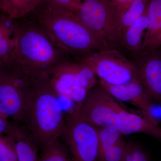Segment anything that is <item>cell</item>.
<instances>
[{"mask_svg": "<svg viewBox=\"0 0 161 161\" xmlns=\"http://www.w3.org/2000/svg\"><path fill=\"white\" fill-rule=\"evenodd\" d=\"M38 161H73L69 151L60 137L41 148Z\"/></svg>", "mask_w": 161, "mask_h": 161, "instance_id": "cell-19", "label": "cell"}, {"mask_svg": "<svg viewBox=\"0 0 161 161\" xmlns=\"http://www.w3.org/2000/svg\"><path fill=\"white\" fill-rule=\"evenodd\" d=\"M75 13L110 47L119 45L117 9L111 0H82Z\"/></svg>", "mask_w": 161, "mask_h": 161, "instance_id": "cell-6", "label": "cell"}, {"mask_svg": "<svg viewBox=\"0 0 161 161\" xmlns=\"http://www.w3.org/2000/svg\"><path fill=\"white\" fill-rule=\"evenodd\" d=\"M122 161H151L148 153L142 147L133 142H128Z\"/></svg>", "mask_w": 161, "mask_h": 161, "instance_id": "cell-21", "label": "cell"}, {"mask_svg": "<svg viewBox=\"0 0 161 161\" xmlns=\"http://www.w3.org/2000/svg\"><path fill=\"white\" fill-rule=\"evenodd\" d=\"M147 15L148 26L141 54L161 48V0L150 1Z\"/></svg>", "mask_w": 161, "mask_h": 161, "instance_id": "cell-14", "label": "cell"}, {"mask_svg": "<svg viewBox=\"0 0 161 161\" xmlns=\"http://www.w3.org/2000/svg\"><path fill=\"white\" fill-rule=\"evenodd\" d=\"M6 135L13 141L18 161H39V144L22 123L13 120L10 122Z\"/></svg>", "mask_w": 161, "mask_h": 161, "instance_id": "cell-12", "label": "cell"}, {"mask_svg": "<svg viewBox=\"0 0 161 161\" xmlns=\"http://www.w3.org/2000/svg\"><path fill=\"white\" fill-rule=\"evenodd\" d=\"M14 45L15 60L32 76L47 71L69 59V56L28 16L14 20Z\"/></svg>", "mask_w": 161, "mask_h": 161, "instance_id": "cell-2", "label": "cell"}, {"mask_svg": "<svg viewBox=\"0 0 161 161\" xmlns=\"http://www.w3.org/2000/svg\"><path fill=\"white\" fill-rule=\"evenodd\" d=\"M116 9L119 10L127 6L133 0H111Z\"/></svg>", "mask_w": 161, "mask_h": 161, "instance_id": "cell-25", "label": "cell"}, {"mask_svg": "<svg viewBox=\"0 0 161 161\" xmlns=\"http://www.w3.org/2000/svg\"><path fill=\"white\" fill-rule=\"evenodd\" d=\"M133 62L148 94L153 100L161 103V48L142 53Z\"/></svg>", "mask_w": 161, "mask_h": 161, "instance_id": "cell-10", "label": "cell"}, {"mask_svg": "<svg viewBox=\"0 0 161 161\" xmlns=\"http://www.w3.org/2000/svg\"><path fill=\"white\" fill-rule=\"evenodd\" d=\"M43 2L52 8L75 13L81 2L78 0H43Z\"/></svg>", "mask_w": 161, "mask_h": 161, "instance_id": "cell-23", "label": "cell"}, {"mask_svg": "<svg viewBox=\"0 0 161 161\" xmlns=\"http://www.w3.org/2000/svg\"><path fill=\"white\" fill-rule=\"evenodd\" d=\"M65 130L60 136L73 161H99L98 133L95 126L81 120L74 111L65 119Z\"/></svg>", "mask_w": 161, "mask_h": 161, "instance_id": "cell-7", "label": "cell"}, {"mask_svg": "<svg viewBox=\"0 0 161 161\" xmlns=\"http://www.w3.org/2000/svg\"><path fill=\"white\" fill-rule=\"evenodd\" d=\"M36 76L29 75L15 60L0 69V114L20 122L34 92Z\"/></svg>", "mask_w": 161, "mask_h": 161, "instance_id": "cell-4", "label": "cell"}, {"mask_svg": "<svg viewBox=\"0 0 161 161\" xmlns=\"http://www.w3.org/2000/svg\"><path fill=\"white\" fill-rule=\"evenodd\" d=\"M30 15L54 43L69 56L77 58L111 48L73 12L52 8L43 2Z\"/></svg>", "mask_w": 161, "mask_h": 161, "instance_id": "cell-1", "label": "cell"}, {"mask_svg": "<svg viewBox=\"0 0 161 161\" xmlns=\"http://www.w3.org/2000/svg\"><path fill=\"white\" fill-rule=\"evenodd\" d=\"M98 133L99 152L114 147L123 139L118 130L112 128L95 126Z\"/></svg>", "mask_w": 161, "mask_h": 161, "instance_id": "cell-20", "label": "cell"}, {"mask_svg": "<svg viewBox=\"0 0 161 161\" xmlns=\"http://www.w3.org/2000/svg\"><path fill=\"white\" fill-rule=\"evenodd\" d=\"M3 12V0H0V13Z\"/></svg>", "mask_w": 161, "mask_h": 161, "instance_id": "cell-26", "label": "cell"}, {"mask_svg": "<svg viewBox=\"0 0 161 161\" xmlns=\"http://www.w3.org/2000/svg\"><path fill=\"white\" fill-rule=\"evenodd\" d=\"M147 9L144 14L122 35L119 45L136 57L140 55L148 26Z\"/></svg>", "mask_w": 161, "mask_h": 161, "instance_id": "cell-15", "label": "cell"}, {"mask_svg": "<svg viewBox=\"0 0 161 161\" xmlns=\"http://www.w3.org/2000/svg\"><path fill=\"white\" fill-rule=\"evenodd\" d=\"M96 85L73 111L80 119L92 125L118 130L117 118L124 108L101 86Z\"/></svg>", "mask_w": 161, "mask_h": 161, "instance_id": "cell-8", "label": "cell"}, {"mask_svg": "<svg viewBox=\"0 0 161 161\" xmlns=\"http://www.w3.org/2000/svg\"><path fill=\"white\" fill-rule=\"evenodd\" d=\"M108 84H123L140 80L133 61H130L116 48H107L76 58Z\"/></svg>", "mask_w": 161, "mask_h": 161, "instance_id": "cell-5", "label": "cell"}, {"mask_svg": "<svg viewBox=\"0 0 161 161\" xmlns=\"http://www.w3.org/2000/svg\"><path fill=\"white\" fill-rule=\"evenodd\" d=\"M43 0H3V12L14 20L26 17L37 8Z\"/></svg>", "mask_w": 161, "mask_h": 161, "instance_id": "cell-18", "label": "cell"}, {"mask_svg": "<svg viewBox=\"0 0 161 161\" xmlns=\"http://www.w3.org/2000/svg\"><path fill=\"white\" fill-rule=\"evenodd\" d=\"M118 130L123 135L141 133L161 141V128L150 119L123 108L117 118Z\"/></svg>", "mask_w": 161, "mask_h": 161, "instance_id": "cell-13", "label": "cell"}, {"mask_svg": "<svg viewBox=\"0 0 161 161\" xmlns=\"http://www.w3.org/2000/svg\"><path fill=\"white\" fill-rule=\"evenodd\" d=\"M52 82L68 86H80L89 91L96 85L97 77L92 69L79 61L64 60L46 72Z\"/></svg>", "mask_w": 161, "mask_h": 161, "instance_id": "cell-9", "label": "cell"}, {"mask_svg": "<svg viewBox=\"0 0 161 161\" xmlns=\"http://www.w3.org/2000/svg\"><path fill=\"white\" fill-rule=\"evenodd\" d=\"M78 1H80V2H81L82 0H78Z\"/></svg>", "mask_w": 161, "mask_h": 161, "instance_id": "cell-28", "label": "cell"}, {"mask_svg": "<svg viewBox=\"0 0 161 161\" xmlns=\"http://www.w3.org/2000/svg\"><path fill=\"white\" fill-rule=\"evenodd\" d=\"M0 161H18L14 143L7 135L0 136Z\"/></svg>", "mask_w": 161, "mask_h": 161, "instance_id": "cell-22", "label": "cell"}, {"mask_svg": "<svg viewBox=\"0 0 161 161\" xmlns=\"http://www.w3.org/2000/svg\"><path fill=\"white\" fill-rule=\"evenodd\" d=\"M147 0H133L127 6L117 10L119 40L123 34L144 14L147 10Z\"/></svg>", "mask_w": 161, "mask_h": 161, "instance_id": "cell-17", "label": "cell"}, {"mask_svg": "<svg viewBox=\"0 0 161 161\" xmlns=\"http://www.w3.org/2000/svg\"><path fill=\"white\" fill-rule=\"evenodd\" d=\"M2 63L0 62V69H1V66H2Z\"/></svg>", "mask_w": 161, "mask_h": 161, "instance_id": "cell-27", "label": "cell"}, {"mask_svg": "<svg viewBox=\"0 0 161 161\" xmlns=\"http://www.w3.org/2000/svg\"><path fill=\"white\" fill-rule=\"evenodd\" d=\"M14 20L0 13V62L7 63L14 60Z\"/></svg>", "mask_w": 161, "mask_h": 161, "instance_id": "cell-16", "label": "cell"}, {"mask_svg": "<svg viewBox=\"0 0 161 161\" xmlns=\"http://www.w3.org/2000/svg\"><path fill=\"white\" fill-rule=\"evenodd\" d=\"M20 122L33 136L41 149L65 131L63 109L46 72L36 77L33 95L26 105Z\"/></svg>", "mask_w": 161, "mask_h": 161, "instance_id": "cell-3", "label": "cell"}, {"mask_svg": "<svg viewBox=\"0 0 161 161\" xmlns=\"http://www.w3.org/2000/svg\"><path fill=\"white\" fill-rule=\"evenodd\" d=\"M8 117L6 115L0 114V136L6 134L9 129V123Z\"/></svg>", "mask_w": 161, "mask_h": 161, "instance_id": "cell-24", "label": "cell"}, {"mask_svg": "<svg viewBox=\"0 0 161 161\" xmlns=\"http://www.w3.org/2000/svg\"><path fill=\"white\" fill-rule=\"evenodd\" d=\"M100 85L115 99L132 104L149 118L153 103L140 80L123 84H108L100 81Z\"/></svg>", "mask_w": 161, "mask_h": 161, "instance_id": "cell-11", "label": "cell"}]
</instances>
